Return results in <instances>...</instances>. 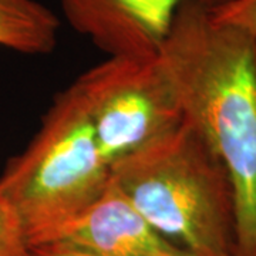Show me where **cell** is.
<instances>
[{
    "label": "cell",
    "instance_id": "5b68a950",
    "mask_svg": "<svg viewBox=\"0 0 256 256\" xmlns=\"http://www.w3.org/2000/svg\"><path fill=\"white\" fill-rule=\"evenodd\" d=\"M64 18L108 57H156L184 0H58Z\"/></svg>",
    "mask_w": 256,
    "mask_h": 256
},
{
    "label": "cell",
    "instance_id": "52a82bcc",
    "mask_svg": "<svg viewBox=\"0 0 256 256\" xmlns=\"http://www.w3.org/2000/svg\"><path fill=\"white\" fill-rule=\"evenodd\" d=\"M60 20L37 0H0V46L23 54L54 50Z\"/></svg>",
    "mask_w": 256,
    "mask_h": 256
},
{
    "label": "cell",
    "instance_id": "8992f818",
    "mask_svg": "<svg viewBox=\"0 0 256 256\" xmlns=\"http://www.w3.org/2000/svg\"><path fill=\"white\" fill-rule=\"evenodd\" d=\"M52 245L86 256H191L161 235L112 180Z\"/></svg>",
    "mask_w": 256,
    "mask_h": 256
},
{
    "label": "cell",
    "instance_id": "277c9868",
    "mask_svg": "<svg viewBox=\"0 0 256 256\" xmlns=\"http://www.w3.org/2000/svg\"><path fill=\"white\" fill-rule=\"evenodd\" d=\"M73 84L110 166L182 122L174 86L158 56L107 57Z\"/></svg>",
    "mask_w": 256,
    "mask_h": 256
},
{
    "label": "cell",
    "instance_id": "9c48e42d",
    "mask_svg": "<svg viewBox=\"0 0 256 256\" xmlns=\"http://www.w3.org/2000/svg\"><path fill=\"white\" fill-rule=\"evenodd\" d=\"M208 9L216 22L242 28L256 36V0H230Z\"/></svg>",
    "mask_w": 256,
    "mask_h": 256
},
{
    "label": "cell",
    "instance_id": "7a4b0ae2",
    "mask_svg": "<svg viewBox=\"0 0 256 256\" xmlns=\"http://www.w3.org/2000/svg\"><path fill=\"white\" fill-rule=\"evenodd\" d=\"M146 220L191 256H238L232 178L200 131L180 126L111 166Z\"/></svg>",
    "mask_w": 256,
    "mask_h": 256
},
{
    "label": "cell",
    "instance_id": "ba28073f",
    "mask_svg": "<svg viewBox=\"0 0 256 256\" xmlns=\"http://www.w3.org/2000/svg\"><path fill=\"white\" fill-rule=\"evenodd\" d=\"M0 256H34L18 210L0 190Z\"/></svg>",
    "mask_w": 256,
    "mask_h": 256
},
{
    "label": "cell",
    "instance_id": "30bf717a",
    "mask_svg": "<svg viewBox=\"0 0 256 256\" xmlns=\"http://www.w3.org/2000/svg\"><path fill=\"white\" fill-rule=\"evenodd\" d=\"M34 256H86L58 245H47L34 249Z\"/></svg>",
    "mask_w": 256,
    "mask_h": 256
},
{
    "label": "cell",
    "instance_id": "8fae6325",
    "mask_svg": "<svg viewBox=\"0 0 256 256\" xmlns=\"http://www.w3.org/2000/svg\"><path fill=\"white\" fill-rule=\"evenodd\" d=\"M202 4H205L206 8H214V6H218V4H222V3H226V2H230V0H200Z\"/></svg>",
    "mask_w": 256,
    "mask_h": 256
},
{
    "label": "cell",
    "instance_id": "6da1fadb",
    "mask_svg": "<svg viewBox=\"0 0 256 256\" xmlns=\"http://www.w3.org/2000/svg\"><path fill=\"white\" fill-rule=\"evenodd\" d=\"M184 120L225 164L236 195L238 256H256V36L184 0L158 52Z\"/></svg>",
    "mask_w": 256,
    "mask_h": 256
},
{
    "label": "cell",
    "instance_id": "3957f363",
    "mask_svg": "<svg viewBox=\"0 0 256 256\" xmlns=\"http://www.w3.org/2000/svg\"><path fill=\"white\" fill-rule=\"evenodd\" d=\"M111 181L76 86L54 97L28 146L12 156L0 190L18 210L33 249L54 244L63 229Z\"/></svg>",
    "mask_w": 256,
    "mask_h": 256
}]
</instances>
